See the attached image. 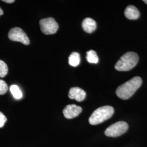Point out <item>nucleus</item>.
Here are the masks:
<instances>
[{"label": "nucleus", "mask_w": 147, "mask_h": 147, "mask_svg": "<svg viewBox=\"0 0 147 147\" xmlns=\"http://www.w3.org/2000/svg\"><path fill=\"white\" fill-rule=\"evenodd\" d=\"M142 84V80L139 76H135L119 86L116 90V94L123 100L131 98Z\"/></svg>", "instance_id": "nucleus-1"}, {"label": "nucleus", "mask_w": 147, "mask_h": 147, "mask_svg": "<svg viewBox=\"0 0 147 147\" xmlns=\"http://www.w3.org/2000/svg\"><path fill=\"white\" fill-rule=\"evenodd\" d=\"M114 109L110 106L100 107L93 112L89 118V123L92 125H98L110 119L114 113Z\"/></svg>", "instance_id": "nucleus-2"}, {"label": "nucleus", "mask_w": 147, "mask_h": 147, "mask_svg": "<svg viewBox=\"0 0 147 147\" xmlns=\"http://www.w3.org/2000/svg\"><path fill=\"white\" fill-rule=\"evenodd\" d=\"M138 60V56L136 53L128 52L121 57L116 63L115 69L120 71H129L136 65Z\"/></svg>", "instance_id": "nucleus-3"}, {"label": "nucleus", "mask_w": 147, "mask_h": 147, "mask_svg": "<svg viewBox=\"0 0 147 147\" xmlns=\"http://www.w3.org/2000/svg\"><path fill=\"white\" fill-rule=\"evenodd\" d=\"M128 128V124L125 121H118L106 129L105 135L107 136L112 137L120 136L127 131Z\"/></svg>", "instance_id": "nucleus-4"}, {"label": "nucleus", "mask_w": 147, "mask_h": 147, "mask_svg": "<svg viewBox=\"0 0 147 147\" xmlns=\"http://www.w3.org/2000/svg\"><path fill=\"white\" fill-rule=\"evenodd\" d=\"M39 24L40 30L45 34H53L56 33L58 30V24L53 18L42 19Z\"/></svg>", "instance_id": "nucleus-5"}, {"label": "nucleus", "mask_w": 147, "mask_h": 147, "mask_svg": "<svg viewBox=\"0 0 147 147\" xmlns=\"http://www.w3.org/2000/svg\"><path fill=\"white\" fill-rule=\"evenodd\" d=\"M9 39L14 42H18L24 45L30 44V40L26 34L19 27H14L11 28L8 33Z\"/></svg>", "instance_id": "nucleus-6"}, {"label": "nucleus", "mask_w": 147, "mask_h": 147, "mask_svg": "<svg viewBox=\"0 0 147 147\" xmlns=\"http://www.w3.org/2000/svg\"><path fill=\"white\" fill-rule=\"evenodd\" d=\"M82 112V108L77 105H67L63 111L64 116L67 119H72L79 116Z\"/></svg>", "instance_id": "nucleus-7"}, {"label": "nucleus", "mask_w": 147, "mask_h": 147, "mask_svg": "<svg viewBox=\"0 0 147 147\" xmlns=\"http://www.w3.org/2000/svg\"><path fill=\"white\" fill-rule=\"evenodd\" d=\"M68 96L71 99H75L78 102H81L84 100L86 93L84 90L79 87H73L70 89Z\"/></svg>", "instance_id": "nucleus-8"}, {"label": "nucleus", "mask_w": 147, "mask_h": 147, "mask_svg": "<svg viewBox=\"0 0 147 147\" xmlns=\"http://www.w3.org/2000/svg\"><path fill=\"white\" fill-rule=\"evenodd\" d=\"M124 14L126 18L130 20H136L139 18L140 13L136 7L134 5L127 6L124 11Z\"/></svg>", "instance_id": "nucleus-9"}, {"label": "nucleus", "mask_w": 147, "mask_h": 147, "mask_svg": "<svg viewBox=\"0 0 147 147\" xmlns=\"http://www.w3.org/2000/svg\"><path fill=\"white\" fill-rule=\"evenodd\" d=\"M82 27L84 31L91 33L96 30V23L93 19L87 18L84 20L82 24Z\"/></svg>", "instance_id": "nucleus-10"}, {"label": "nucleus", "mask_w": 147, "mask_h": 147, "mask_svg": "<svg viewBox=\"0 0 147 147\" xmlns=\"http://www.w3.org/2000/svg\"><path fill=\"white\" fill-rule=\"evenodd\" d=\"M81 61L80 55L77 52H73L71 53L69 57V64L74 67L78 66Z\"/></svg>", "instance_id": "nucleus-11"}, {"label": "nucleus", "mask_w": 147, "mask_h": 147, "mask_svg": "<svg viewBox=\"0 0 147 147\" xmlns=\"http://www.w3.org/2000/svg\"><path fill=\"white\" fill-rule=\"evenodd\" d=\"M86 58L87 61L90 63L96 64L99 62V57L96 54V53L92 50L87 52Z\"/></svg>", "instance_id": "nucleus-12"}, {"label": "nucleus", "mask_w": 147, "mask_h": 147, "mask_svg": "<svg viewBox=\"0 0 147 147\" xmlns=\"http://www.w3.org/2000/svg\"><path fill=\"white\" fill-rule=\"evenodd\" d=\"M11 93L16 99H20L22 97V93L19 87L16 84L11 85L10 87Z\"/></svg>", "instance_id": "nucleus-13"}, {"label": "nucleus", "mask_w": 147, "mask_h": 147, "mask_svg": "<svg viewBox=\"0 0 147 147\" xmlns=\"http://www.w3.org/2000/svg\"><path fill=\"white\" fill-rule=\"evenodd\" d=\"M8 69L6 63L4 61L0 60V78H3L5 77L8 74Z\"/></svg>", "instance_id": "nucleus-14"}, {"label": "nucleus", "mask_w": 147, "mask_h": 147, "mask_svg": "<svg viewBox=\"0 0 147 147\" xmlns=\"http://www.w3.org/2000/svg\"><path fill=\"white\" fill-rule=\"evenodd\" d=\"M8 90V85L5 81L0 80V95H3L6 93Z\"/></svg>", "instance_id": "nucleus-15"}, {"label": "nucleus", "mask_w": 147, "mask_h": 147, "mask_svg": "<svg viewBox=\"0 0 147 147\" xmlns=\"http://www.w3.org/2000/svg\"><path fill=\"white\" fill-rule=\"evenodd\" d=\"M7 118L5 116V115L1 112H0V128L4 126L5 122L7 121Z\"/></svg>", "instance_id": "nucleus-16"}, {"label": "nucleus", "mask_w": 147, "mask_h": 147, "mask_svg": "<svg viewBox=\"0 0 147 147\" xmlns=\"http://www.w3.org/2000/svg\"><path fill=\"white\" fill-rule=\"evenodd\" d=\"M3 2H5L6 3H12L13 2H15L14 0H3Z\"/></svg>", "instance_id": "nucleus-17"}, {"label": "nucleus", "mask_w": 147, "mask_h": 147, "mask_svg": "<svg viewBox=\"0 0 147 147\" xmlns=\"http://www.w3.org/2000/svg\"><path fill=\"white\" fill-rule=\"evenodd\" d=\"M3 11H2V9L0 8V16L3 15Z\"/></svg>", "instance_id": "nucleus-18"}, {"label": "nucleus", "mask_w": 147, "mask_h": 147, "mask_svg": "<svg viewBox=\"0 0 147 147\" xmlns=\"http://www.w3.org/2000/svg\"><path fill=\"white\" fill-rule=\"evenodd\" d=\"M143 2H144L146 4H147V0H144V1H143Z\"/></svg>", "instance_id": "nucleus-19"}]
</instances>
